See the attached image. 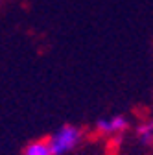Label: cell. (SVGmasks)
Returning a JSON list of instances; mask_svg holds the SVG:
<instances>
[{
	"label": "cell",
	"instance_id": "6da1fadb",
	"mask_svg": "<svg viewBox=\"0 0 153 155\" xmlns=\"http://www.w3.org/2000/svg\"><path fill=\"white\" fill-rule=\"evenodd\" d=\"M81 139H83L81 127L72 126V124H65L55 133H52L46 140H48L52 155H67L81 142Z\"/></svg>",
	"mask_w": 153,
	"mask_h": 155
},
{
	"label": "cell",
	"instance_id": "7a4b0ae2",
	"mask_svg": "<svg viewBox=\"0 0 153 155\" xmlns=\"http://www.w3.org/2000/svg\"><path fill=\"white\" fill-rule=\"evenodd\" d=\"M129 127V120L122 114H114L111 118H100L94 126L100 135H105V137H112V135H122L125 129Z\"/></svg>",
	"mask_w": 153,
	"mask_h": 155
},
{
	"label": "cell",
	"instance_id": "3957f363",
	"mask_svg": "<svg viewBox=\"0 0 153 155\" xmlns=\"http://www.w3.org/2000/svg\"><path fill=\"white\" fill-rule=\"evenodd\" d=\"M137 139L144 144V146H149L153 144V122L148 120V122H142L137 126Z\"/></svg>",
	"mask_w": 153,
	"mask_h": 155
},
{
	"label": "cell",
	"instance_id": "277c9868",
	"mask_svg": "<svg viewBox=\"0 0 153 155\" xmlns=\"http://www.w3.org/2000/svg\"><path fill=\"white\" fill-rule=\"evenodd\" d=\"M22 155H52L48 140H33L26 146Z\"/></svg>",
	"mask_w": 153,
	"mask_h": 155
}]
</instances>
